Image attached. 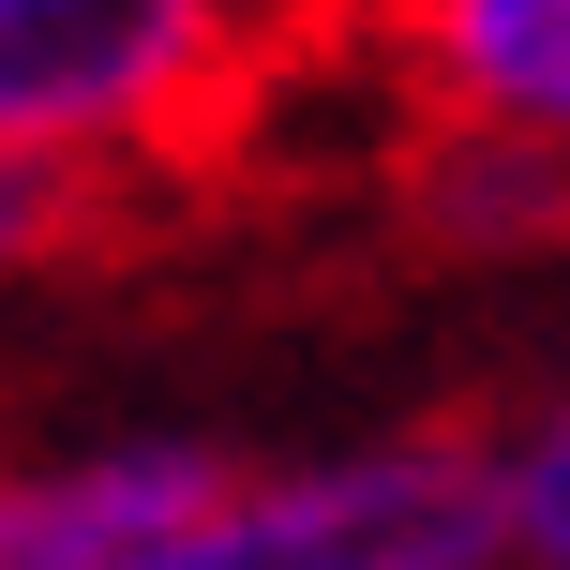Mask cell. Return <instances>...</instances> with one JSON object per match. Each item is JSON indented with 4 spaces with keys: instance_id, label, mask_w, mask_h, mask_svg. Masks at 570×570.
Listing matches in <instances>:
<instances>
[{
    "instance_id": "cell-1",
    "label": "cell",
    "mask_w": 570,
    "mask_h": 570,
    "mask_svg": "<svg viewBox=\"0 0 570 570\" xmlns=\"http://www.w3.org/2000/svg\"><path fill=\"white\" fill-rule=\"evenodd\" d=\"M285 0H0V166L16 196L180 166L256 90Z\"/></svg>"
},
{
    "instance_id": "cell-2",
    "label": "cell",
    "mask_w": 570,
    "mask_h": 570,
    "mask_svg": "<svg viewBox=\"0 0 570 570\" xmlns=\"http://www.w3.org/2000/svg\"><path fill=\"white\" fill-rule=\"evenodd\" d=\"M150 570H511L495 435H375V451L226 465Z\"/></svg>"
},
{
    "instance_id": "cell-3",
    "label": "cell",
    "mask_w": 570,
    "mask_h": 570,
    "mask_svg": "<svg viewBox=\"0 0 570 570\" xmlns=\"http://www.w3.org/2000/svg\"><path fill=\"white\" fill-rule=\"evenodd\" d=\"M226 451L210 435H90L0 481V570H150L210 511Z\"/></svg>"
},
{
    "instance_id": "cell-4",
    "label": "cell",
    "mask_w": 570,
    "mask_h": 570,
    "mask_svg": "<svg viewBox=\"0 0 570 570\" xmlns=\"http://www.w3.org/2000/svg\"><path fill=\"white\" fill-rule=\"evenodd\" d=\"M391 60L421 76L435 136L570 166V0H391Z\"/></svg>"
},
{
    "instance_id": "cell-5",
    "label": "cell",
    "mask_w": 570,
    "mask_h": 570,
    "mask_svg": "<svg viewBox=\"0 0 570 570\" xmlns=\"http://www.w3.org/2000/svg\"><path fill=\"white\" fill-rule=\"evenodd\" d=\"M570 166H525V150H481V136H435L421 150V210L451 240H511V226H556Z\"/></svg>"
},
{
    "instance_id": "cell-6",
    "label": "cell",
    "mask_w": 570,
    "mask_h": 570,
    "mask_svg": "<svg viewBox=\"0 0 570 570\" xmlns=\"http://www.w3.org/2000/svg\"><path fill=\"white\" fill-rule=\"evenodd\" d=\"M495 511H511V570H570V391L495 435Z\"/></svg>"
}]
</instances>
